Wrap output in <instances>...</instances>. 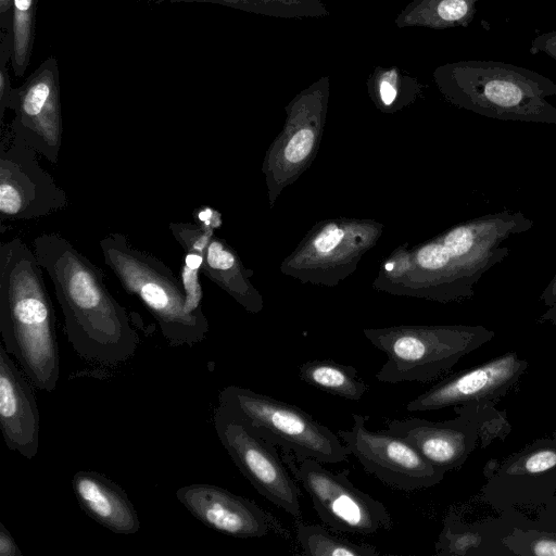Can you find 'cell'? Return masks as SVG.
<instances>
[{
	"instance_id": "e0dca14e",
	"label": "cell",
	"mask_w": 556,
	"mask_h": 556,
	"mask_svg": "<svg viewBox=\"0 0 556 556\" xmlns=\"http://www.w3.org/2000/svg\"><path fill=\"white\" fill-rule=\"evenodd\" d=\"M72 489L80 508L102 527L117 534L140 530L138 513L126 492L106 476L79 470L73 476Z\"/></svg>"
},
{
	"instance_id": "cb8c5ba5",
	"label": "cell",
	"mask_w": 556,
	"mask_h": 556,
	"mask_svg": "<svg viewBox=\"0 0 556 556\" xmlns=\"http://www.w3.org/2000/svg\"><path fill=\"white\" fill-rule=\"evenodd\" d=\"M343 236L342 229L336 225H329L315 239V248L320 253H328L341 242Z\"/></svg>"
},
{
	"instance_id": "603a6c76",
	"label": "cell",
	"mask_w": 556,
	"mask_h": 556,
	"mask_svg": "<svg viewBox=\"0 0 556 556\" xmlns=\"http://www.w3.org/2000/svg\"><path fill=\"white\" fill-rule=\"evenodd\" d=\"M417 261L425 268L440 269L448 266L451 258L442 243H432L418 252Z\"/></svg>"
},
{
	"instance_id": "4dcf8cb0",
	"label": "cell",
	"mask_w": 556,
	"mask_h": 556,
	"mask_svg": "<svg viewBox=\"0 0 556 556\" xmlns=\"http://www.w3.org/2000/svg\"><path fill=\"white\" fill-rule=\"evenodd\" d=\"M380 96L384 104H391L395 99L396 91L389 81H382L380 85Z\"/></svg>"
},
{
	"instance_id": "f1b7e54d",
	"label": "cell",
	"mask_w": 556,
	"mask_h": 556,
	"mask_svg": "<svg viewBox=\"0 0 556 556\" xmlns=\"http://www.w3.org/2000/svg\"><path fill=\"white\" fill-rule=\"evenodd\" d=\"M0 556H23L11 532L0 522Z\"/></svg>"
},
{
	"instance_id": "ffe728a7",
	"label": "cell",
	"mask_w": 556,
	"mask_h": 556,
	"mask_svg": "<svg viewBox=\"0 0 556 556\" xmlns=\"http://www.w3.org/2000/svg\"><path fill=\"white\" fill-rule=\"evenodd\" d=\"M38 2L39 0H14L11 68L17 78L24 76L30 62Z\"/></svg>"
},
{
	"instance_id": "83f0119b",
	"label": "cell",
	"mask_w": 556,
	"mask_h": 556,
	"mask_svg": "<svg viewBox=\"0 0 556 556\" xmlns=\"http://www.w3.org/2000/svg\"><path fill=\"white\" fill-rule=\"evenodd\" d=\"M529 553L536 556H556V538L540 535L531 541Z\"/></svg>"
},
{
	"instance_id": "8fae6325",
	"label": "cell",
	"mask_w": 556,
	"mask_h": 556,
	"mask_svg": "<svg viewBox=\"0 0 556 556\" xmlns=\"http://www.w3.org/2000/svg\"><path fill=\"white\" fill-rule=\"evenodd\" d=\"M9 110L14 117L10 132L51 163H56L62 146L60 72L56 59L49 56L13 89Z\"/></svg>"
},
{
	"instance_id": "d6986e66",
	"label": "cell",
	"mask_w": 556,
	"mask_h": 556,
	"mask_svg": "<svg viewBox=\"0 0 556 556\" xmlns=\"http://www.w3.org/2000/svg\"><path fill=\"white\" fill-rule=\"evenodd\" d=\"M296 538L303 553L308 556H376L380 554L372 545L354 543L337 536L318 525L298 522Z\"/></svg>"
},
{
	"instance_id": "7c38bea8",
	"label": "cell",
	"mask_w": 556,
	"mask_h": 556,
	"mask_svg": "<svg viewBox=\"0 0 556 556\" xmlns=\"http://www.w3.org/2000/svg\"><path fill=\"white\" fill-rule=\"evenodd\" d=\"M556 491V435L534 441L507 457L483 488L485 500L497 509L533 507Z\"/></svg>"
},
{
	"instance_id": "277c9868",
	"label": "cell",
	"mask_w": 556,
	"mask_h": 556,
	"mask_svg": "<svg viewBox=\"0 0 556 556\" xmlns=\"http://www.w3.org/2000/svg\"><path fill=\"white\" fill-rule=\"evenodd\" d=\"M100 249L123 288L141 301L170 345L191 346L205 338L206 317L188 312L184 285L165 263L136 249L119 232L102 238Z\"/></svg>"
},
{
	"instance_id": "9c48e42d",
	"label": "cell",
	"mask_w": 556,
	"mask_h": 556,
	"mask_svg": "<svg viewBox=\"0 0 556 556\" xmlns=\"http://www.w3.org/2000/svg\"><path fill=\"white\" fill-rule=\"evenodd\" d=\"M350 430H338L348 454L357 458L368 472L384 484L415 491L434 486L446 471L432 465L407 440L388 430L367 428L368 416L353 414Z\"/></svg>"
},
{
	"instance_id": "9a60e30c",
	"label": "cell",
	"mask_w": 556,
	"mask_h": 556,
	"mask_svg": "<svg viewBox=\"0 0 556 556\" xmlns=\"http://www.w3.org/2000/svg\"><path fill=\"white\" fill-rule=\"evenodd\" d=\"M176 497L199 521L223 534L262 538L270 530L269 516L260 506L218 485L189 484L179 488Z\"/></svg>"
},
{
	"instance_id": "484cf974",
	"label": "cell",
	"mask_w": 556,
	"mask_h": 556,
	"mask_svg": "<svg viewBox=\"0 0 556 556\" xmlns=\"http://www.w3.org/2000/svg\"><path fill=\"white\" fill-rule=\"evenodd\" d=\"M14 0H0V37H13Z\"/></svg>"
},
{
	"instance_id": "7402d4cb",
	"label": "cell",
	"mask_w": 556,
	"mask_h": 556,
	"mask_svg": "<svg viewBox=\"0 0 556 556\" xmlns=\"http://www.w3.org/2000/svg\"><path fill=\"white\" fill-rule=\"evenodd\" d=\"M314 142V134L309 129H301L289 141L285 150V156L289 162L298 163L305 159Z\"/></svg>"
},
{
	"instance_id": "3957f363",
	"label": "cell",
	"mask_w": 556,
	"mask_h": 556,
	"mask_svg": "<svg viewBox=\"0 0 556 556\" xmlns=\"http://www.w3.org/2000/svg\"><path fill=\"white\" fill-rule=\"evenodd\" d=\"M462 104L501 121L556 125V83L522 66L490 60L464 61L447 70Z\"/></svg>"
},
{
	"instance_id": "52a82bcc",
	"label": "cell",
	"mask_w": 556,
	"mask_h": 556,
	"mask_svg": "<svg viewBox=\"0 0 556 556\" xmlns=\"http://www.w3.org/2000/svg\"><path fill=\"white\" fill-rule=\"evenodd\" d=\"M281 459L308 493L321 522L331 531L369 535L393 527L386 505L350 481V469L332 472L317 459L296 462L292 453L283 451Z\"/></svg>"
},
{
	"instance_id": "4316f807",
	"label": "cell",
	"mask_w": 556,
	"mask_h": 556,
	"mask_svg": "<svg viewBox=\"0 0 556 556\" xmlns=\"http://www.w3.org/2000/svg\"><path fill=\"white\" fill-rule=\"evenodd\" d=\"M149 3H178V2H198V3H216L224 4L228 7L239 8L243 10H249L253 8L255 0H140Z\"/></svg>"
},
{
	"instance_id": "30bf717a",
	"label": "cell",
	"mask_w": 556,
	"mask_h": 556,
	"mask_svg": "<svg viewBox=\"0 0 556 556\" xmlns=\"http://www.w3.org/2000/svg\"><path fill=\"white\" fill-rule=\"evenodd\" d=\"M37 152L8 129L0 144V219L29 220L68 205L65 191L41 167Z\"/></svg>"
},
{
	"instance_id": "1f68e13d",
	"label": "cell",
	"mask_w": 556,
	"mask_h": 556,
	"mask_svg": "<svg viewBox=\"0 0 556 556\" xmlns=\"http://www.w3.org/2000/svg\"><path fill=\"white\" fill-rule=\"evenodd\" d=\"M539 321L556 325V303L549 306L548 309L540 316Z\"/></svg>"
},
{
	"instance_id": "5bb4252c",
	"label": "cell",
	"mask_w": 556,
	"mask_h": 556,
	"mask_svg": "<svg viewBox=\"0 0 556 556\" xmlns=\"http://www.w3.org/2000/svg\"><path fill=\"white\" fill-rule=\"evenodd\" d=\"M483 404L455 406L457 417L430 421L419 417L392 419L387 429L413 444L432 465L444 470L462 467L475 450L482 431Z\"/></svg>"
},
{
	"instance_id": "f546056e",
	"label": "cell",
	"mask_w": 556,
	"mask_h": 556,
	"mask_svg": "<svg viewBox=\"0 0 556 556\" xmlns=\"http://www.w3.org/2000/svg\"><path fill=\"white\" fill-rule=\"evenodd\" d=\"M540 300L543 301L548 307L556 303V274L544 289Z\"/></svg>"
},
{
	"instance_id": "2e32d148",
	"label": "cell",
	"mask_w": 556,
	"mask_h": 556,
	"mask_svg": "<svg viewBox=\"0 0 556 556\" xmlns=\"http://www.w3.org/2000/svg\"><path fill=\"white\" fill-rule=\"evenodd\" d=\"M34 384L0 345V429L5 445L27 459L37 455L39 410Z\"/></svg>"
},
{
	"instance_id": "6da1fadb",
	"label": "cell",
	"mask_w": 556,
	"mask_h": 556,
	"mask_svg": "<svg viewBox=\"0 0 556 556\" xmlns=\"http://www.w3.org/2000/svg\"><path fill=\"white\" fill-rule=\"evenodd\" d=\"M33 243L53 283L64 331L76 353L108 367L131 358L139 338L125 308L108 290L102 269L59 233H41Z\"/></svg>"
},
{
	"instance_id": "8992f818",
	"label": "cell",
	"mask_w": 556,
	"mask_h": 556,
	"mask_svg": "<svg viewBox=\"0 0 556 556\" xmlns=\"http://www.w3.org/2000/svg\"><path fill=\"white\" fill-rule=\"evenodd\" d=\"M218 404L243 419L268 442L292 453L296 462L314 458L323 464H334L348 458L339 435L293 404L238 386L223 389Z\"/></svg>"
},
{
	"instance_id": "ba28073f",
	"label": "cell",
	"mask_w": 556,
	"mask_h": 556,
	"mask_svg": "<svg viewBox=\"0 0 556 556\" xmlns=\"http://www.w3.org/2000/svg\"><path fill=\"white\" fill-rule=\"evenodd\" d=\"M214 427L222 445L253 488L275 506L299 519L300 488L275 445L219 404L214 413Z\"/></svg>"
},
{
	"instance_id": "d4e9b609",
	"label": "cell",
	"mask_w": 556,
	"mask_h": 556,
	"mask_svg": "<svg viewBox=\"0 0 556 556\" xmlns=\"http://www.w3.org/2000/svg\"><path fill=\"white\" fill-rule=\"evenodd\" d=\"M530 53H544L556 61V30L535 36L531 41Z\"/></svg>"
},
{
	"instance_id": "ac0fdd59",
	"label": "cell",
	"mask_w": 556,
	"mask_h": 556,
	"mask_svg": "<svg viewBox=\"0 0 556 556\" xmlns=\"http://www.w3.org/2000/svg\"><path fill=\"white\" fill-rule=\"evenodd\" d=\"M299 378L308 386L355 402L368 391V384L355 367L328 358L303 363L299 367Z\"/></svg>"
},
{
	"instance_id": "4fadbf2b",
	"label": "cell",
	"mask_w": 556,
	"mask_h": 556,
	"mask_svg": "<svg viewBox=\"0 0 556 556\" xmlns=\"http://www.w3.org/2000/svg\"><path fill=\"white\" fill-rule=\"evenodd\" d=\"M527 367L526 359L516 352H507L440 380L410 400L406 409L428 412L470 403H494L518 382Z\"/></svg>"
},
{
	"instance_id": "5b68a950",
	"label": "cell",
	"mask_w": 556,
	"mask_h": 556,
	"mask_svg": "<svg viewBox=\"0 0 556 556\" xmlns=\"http://www.w3.org/2000/svg\"><path fill=\"white\" fill-rule=\"evenodd\" d=\"M366 336L387 355L376 374L380 382L426 383L491 341L495 332L483 326H453L367 331Z\"/></svg>"
},
{
	"instance_id": "44dd1931",
	"label": "cell",
	"mask_w": 556,
	"mask_h": 556,
	"mask_svg": "<svg viewBox=\"0 0 556 556\" xmlns=\"http://www.w3.org/2000/svg\"><path fill=\"white\" fill-rule=\"evenodd\" d=\"M236 267L235 254L208 229L202 249L201 273L231 292Z\"/></svg>"
},
{
	"instance_id": "7a4b0ae2",
	"label": "cell",
	"mask_w": 556,
	"mask_h": 556,
	"mask_svg": "<svg viewBox=\"0 0 556 556\" xmlns=\"http://www.w3.org/2000/svg\"><path fill=\"white\" fill-rule=\"evenodd\" d=\"M41 265L20 237L0 245L2 344L39 391L52 392L60 378L54 307Z\"/></svg>"
}]
</instances>
